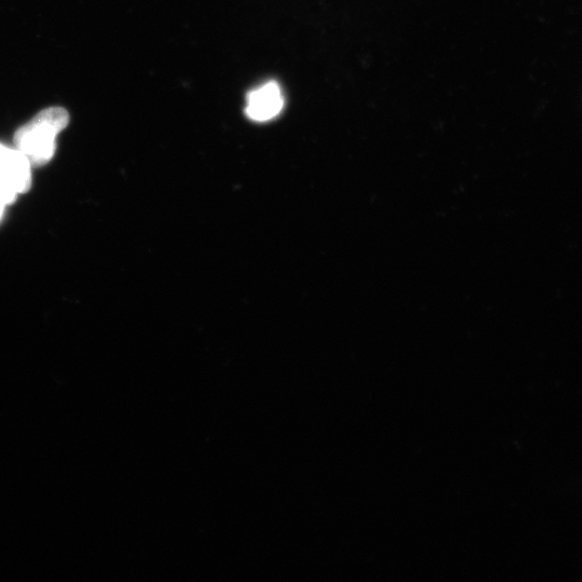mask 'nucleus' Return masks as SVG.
<instances>
[{
    "mask_svg": "<svg viewBox=\"0 0 582 582\" xmlns=\"http://www.w3.org/2000/svg\"><path fill=\"white\" fill-rule=\"evenodd\" d=\"M69 122L67 110L50 107L41 110L31 121L24 124L15 135L16 148L29 160L32 166L49 163L57 149L58 134Z\"/></svg>",
    "mask_w": 582,
    "mask_h": 582,
    "instance_id": "nucleus-1",
    "label": "nucleus"
},
{
    "mask_svg": "<svg viewBox=\"0 0 582 582\" xmlns=\"http://www.w3.org/2000/svg\"><path fill=\"white\" fill-rule=\"evenodd\" d=\"M32 164L17 148L0 144V197L7 205L32 187Z\"/></svg>",
    "mask_w": 582,
    "mask_h": 582,
    "instance_id": "nucleus-2",
    "label": "nucleus"
},
{
    "mask_svg": "<svg viewBox=\"0 0 582 582\" xmlns=\"http://www.w3.org/2000/svg\"><path fill=\"white\" fill-rule=\"evenodd\" d=\"M284 96L276 82H268L247 96L246 115L254 121L265 122L282 112Z\"/></svg>",
    "mask_w": 582,
    "mask_h": 582,
    "instance_id": "nucleus-3",
    "label": "nucleus"
},
{
    "mask_svg": "<svg viewBox=\"0 0 582 582\" xmlns=\"http://www.w3.org/2000/svg\"><path fill=\"white\" fill-rule=\"evenodd\" d=\"M6 205L7 203L5 202V200L2 197H0V220H2L3 218Z\"/></svg>",
    "mask_w": 582,
    "mask_h": 582,
    "instance_id": "nucleus-4",
    "label": "nucleus"
}]
</instances>
